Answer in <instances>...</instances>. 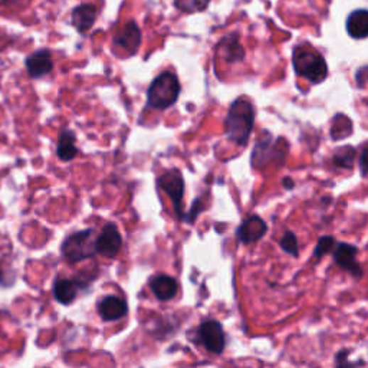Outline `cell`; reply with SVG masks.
Returning <instances> with one entry per match:
<instances>
[{
  "label": "cell",
  "instance_id": "d4e9b609",
  "mask_svg": "<svg viewBox=\"0 0 368 368\" xmlns=\"http://www.w3.org/2000/svg\"><path fill=\"white\" fill-rule=\"evenodd\" d=\"M348 354L350 351L348 350H342L337 354V358H335V364H337V368H355V362H350L348 359Z\"/></svg>",
  "mask_w": 368,
  "mask_h": 368
},
{
  "label": "cell",
  "instance_id": "30bf717a",
  "mask_svg": "<svg viewBox=\"0 0 368 368\" xmlns=\"http://www.w3.org/2000/svg\"><path fill=\"white\" fill-rule=\"evenodd\" d=\"M332 254H334V261H335V264L340 268H342L344 271L350 272L355 278H359L362 275L361 266L357 262L358 248L354 247V244L344 243V242H340V243L337 242Z\"/></svg>",
  "mask_w": 368,
  "mask_h": 368
},
{
  "label": "cell",
  "instance_id": "44dd1931",
  "mask_svg": "<svg viewBox=\"0 0 368 368\" xmlns=\"http://www.w3.org/2000/svg\"><path fill=\"white\" fill-rule=\"evenodd\" d=\"M212 0H174V6L184 13H199L207 9Z\"/></svg>",
  "mask_w": 368,
  "mask_h": 368
},
{
  "label": "cell",
  "instance_id": "52a82bcc",
  "mask_svg": "<svg viewBox=\"0 0 368 368\" xmlns=\"http://www.w3.org/2000/svg\"><path fill=\"white\" fill-rule=\"evenodd\" d=\"M197 341L212 354H222L226 347V334L216 320H206L197 330Z\"/></svg>",
  "mask_w": 368,
  "mask_h": 368
},
{
  "label": "cell",
  "instance_id": "7c38bea8",
  "mask_svg": "<svg viewBox=\"0 0 368 368\" xmlns=\"http://www.w3.org/2000/svg\"><path fill=\"white\" fill-rule=\"evenodd\" d=\"M97 310L102 321L111 323V321H118L121 318H124L129 313V305L119 296L107 295L98 302Z\"/></svg>",
  "mask_w": 368,
  "mask_h": 368
},
{
  "label": "cell",
  "instance_id": "ba28073f",
  "mask_svg": "<svg viewBox=\"0 0 368 368\" xmlns=\"http://www.w3.org/2000/svg\"><path fill=\"white\" fill-rule=\"evenodd\" d=\"M114 48L119 52H124L127 56L137 53L141 45V29L134 21L127 22L112 38Z\"/></svg>",
  "mask_w": 368,
  "mask_h": 368
},
{
  "label": "cell",
  "instance_id": "ffe728a7",
  "mask_svg": "<svg viewBox=\"0 0 368 368\" xmlns=\"http://www.w3.org/2000/svg\"><path fill=\"white\" fill-rule=\"evenodd\" d=\"M355 156H357V151L354 147L351 146H345V147H341L338 148L334 156H332V161L337 167L340 168H348L351 170L354 167V161H355Z\"/></svg>",
  "mask_w": 368,
  "mask_h": 368
},
{
  "label": "cell",
  "instance_id": "8992f818",
  "mask_svg": "<svg viewBox=\"0 0 368 368\" xmlns=\"http://www.w3.org/2000/svg\"><path fill=\"white\" fill-rule=\"evenodd\" d=\"M157 188L161 189L173 202L174 210L180 219H183L181 202L184 196V178L177 168H171L157 178Z\"/></svg>",
  "mask_w": 368,
  "mask_h": 368
},
{
  "label": "cell",
  "instance_id": "7a4b0ae2",
  "mask_svg": "<svg viewBox=\"0 0 368 368\" xmlns=\"http://www.w3.org/2000/svg\"><path fill=\"white\" fill-rule=\"evenodd\" d=\"M292 65L298 77L311 84H321L328 75L324 56L310 45H299L293 49Z\"/></svg>",
  "mask_w": 368,
  "mask_h": 368
},
{
  "label": "cell",
  "instance_id": "4316f807",
  "mask_svg": "<svg viewBox=\"0 0 368 368\" xmlns=\"http://www.w3.org/2000/svg\"><path fill=\"white\" fill-rule=\"evenodd\" d=\"M365 154H367V148L364 147L359 156V168H361V174L365 175Z\"/></svg>",
  "mask_w": 368,
  "mask_h": 368
},
{
  "label": "cell",
  "instance_id": "83f0119b",
  "mask_svg": "<svg viewBox=\"0 0 368 368\" xmlns=\"http://www.w3.org/2000/svg\"><path fill=\"white\" fill-rule=\"evenodd\" d=\"M283 188H285V189H289V190L295 188V183H293V180H292L291 177H285V178H283Z\"/></svg>",
  "mask_w": 368,
  "mask_h": 368
},
{
  "label": "cell",
  "instance_id": "5b68a950",
  "mask_svg": "<svg viewBox=\"0 0 368 368\" xmlns=\"http://www.w3.org/2000/svg\"><path fill=\"white\" fill-rule=\"evenodd\" d=\"M286 150L288 144L285 143V140L282 141V144H276L274 137L266 131L264 139L256 143L255 150L252 151V166L255 168H262L271 161H275L278 157H281V160H285Z\"/></svg>",
  "mask_w": 368,
  "mask_h": 368
},
{
  "label": "cell",
  "instance_id": "7402d4cb",
  "mask_svg": "<svg viewBox=\"0 0 368 368\" xmlns=\"http://www.w3.org/2000/svg\"><path fill=\"white\" fill-rule=\"evenodd\" d=\"M351 124V119L342 114L335 115V118L332 119V126H331V137L332 140L338 141L342 140L345 137H348L351 134V130H345V126Z\"/></svg>",
  "mask_w": 368,
  "mask_h": 368
},
{
  "label": "cell",
  "instance_id": "ac0fdd59",
  "mask_svg": "<svg viewBox=\"0 0 368 368\" xmlns=\"http://www.w3.org/2000/svg\"><path fill=\"white\" fill-rule=\"evenodd\" d=\"M75 141H77V137H75L74 131H71V130H64L59 134L56 156L60 161H65V163L72 161L77 157L80 150L75 146Z\"/></svg>",
  "mask_w": 368,
  "mask_h": 368
},
{
  "label": "cell",
  "instance_id": "8fae6325",
  "mask_svg": "<svg viewBox=\"0 0 368 368\" xmlns=\"http://www.w3.org/2000/svg\"><path fill=\"white\" fill-rule=\"evenodd\" d=\"M25 67L28 75L32 80H39L53 71V60L52 53L48 49H39L26 56Z\"/></svg>",
  "mask_w": 368,
  "mask_h": 368
},
{
  "label": "cell",
  "instance_id": "484cf974",
  "mask_svg": "<svg viewBox=\"0 0 368 368\" xmlns=\"http://www.w3.org/2000/svg\"><path fill=\"white\" fill-rule=\"evenodd\" d=\"M203 209H205V206H203L202 200H200V199L195 200V203H193V206H192V210L189 212V215H186V216L183 217V220H186V222H189V223H193L195 219L199 216V213H200Z\"/></svg>",
  "mask_w": 368,
  "mask_h": 368
},
{
  "label": "cell",
  "instance_id": "5bb4252c",
  "mask_svg": "<svg viewBox=\"0 0 368 368\" xmlns=\"http://www.w3.org/2000/svg\"><path fill=\"white\" fill-rule=\"evenodd\" d=\"M85 286L87 283L81 279L58 278L53 282V296L59 303L70 305L77 299V296Z\"/></svg>",
  "mask_w": 368,
  "mask_h": 368
},
{
  "label": "cell",
  "instance_id": "2e32d148",
  "mask_svg": "<svg viewBox=\"0 0 368 368\" xmlns=\"http://www.w3.org/2000/svg\"><path fill=\"white\" fill-rule=\"evenodd\" d=\"M150 288L156 298L161 302L173 299L178 292V283L173 276L168 275H156L150 281Z\"/></svg>",
  "mask_w": 368,
  "mask_h": 368
},
{
  "label": "cell",
  "instance_id": "603a6c76",
  "mask_svg": "<svg viewBox=\"0 0 368 368\" xmlns=\"http://www.w3.org/2000/svg\"><path fill=\"white\" fill-rule=\"evenodd\" d=\"M335 243H337V240L332 236H323L317 243L315 251H314V256L320 259V258L331 254L335 248Z\"/></svg>",
  "mask_w": 368,
  "mask_h": 368
},
{
  "label": "cell",
  "instance_id": "6da1fadb",
  "mask_svg": "<svg viewBox=\"0 0 368 368\" xmlns=\"http://www.w3.org/2000/svg\"><path fill=\"white\" fill-rule=\"evenodd\" d=\"M224 126L230 141L237 146H247L255 126L254 105L244 98L234 99L227 111Z\"/></svg>",
  "mask_w": 368,
  "mask_h": 368
},
{
  "label": "cell",
  "instance_id": "f1b7e54d",
  "mask_svg": "<svg viewBox=\"0 0 368 368\" xmlns=\"http://www.w3.org/2000/svg\"><path fill=\"white\" fill-rule=\"evenodd\" d=\"M13 2H15V0H0V5H11Z\"/></svg>",
  "mask_w": 368,
  "mask_h": 368
},
{
  "label": "cell",
  "instance_id": "4fadbf2b",
  "mask_svg": "<svg viewBox=\"0 0 368 368\" xmlns=\"http://www.w3.org/2000/svg\"><path fill=\"white\" fill-rule=\"evenodd\" d=\"M266 230L268 226L262 217L251 216L244 222H242V224L237 227L236 237L237 242L242 244H251L261 240L265 236Z\"/></svg>",
  "mask_w": 368,
  "mask_h": 368
},
{
  "label": "cell",
  "instance_id": "3957f363",
  "mask_svg": "<svg viewBox=\"0 0 368 368\" xmlns=\"http://www.w3.org/2000/svg\"><path fill=\"white\" fill-rule=\"evenodd\" d=\"M181 92L175 74L166 71L154 78L147 90V105L154 109H167L177 102Z\"/></svg>",
  "mask_w": 368,
  "mask_h": 368
},
{
  "label": "cell",
  "instance_id": "277c9868",
  "mask_svg": "<svg viewBox=\"0 0 368 368\" xmlns=\"http://www.w3.org/2000/svg\"><path fill=\"white\" fill-rule=\"evenodd\" d=\"M63 255L67 261L77 264L92 258L95 252V237L92 229H85L70 234L63 243Z\"/></svg>",
  "mask_w": 368,
  "mask_h": 368
},
{
  "label": "cell",
  "instance_id": "e0dca14e",
  "mask_svg": "<svg viewBox=\"0 0 368 368\" xmlns=\"http://www.w3.org/2000/svg\"><path fill=\"white\" fill-rule=\"evenodd\" d=\"M347 32L354 39H365L368 36V12L357 9L347 18Z\"/></svg>",
  "mask_w": 368,
  "mask_h": 368
},
{
  "label": "cell",
  "instance_id": "cb8c5ba5",
  "mask_svg": "<svg viewBox=\"0 0 368 368\" xmlns=\"http://www.w3.org/2000/svg\"><path fill=\"white\" fill-rule=\"evenodd\" d=\"M281 248L283 249V252L289 254L291 256L296 258L299 248H298V239L295 236V233L292 232H286L282 239H281Z\"/></svg>",
  "mask_w": 368,
  "mask_h": 368
},
{
  "label": "cell",
  "instance_id": "9c48e42d",
  "mask_svg": "<svg viewBox=\"0 0 368 368\" xmlns=\"http://www.w3.org/2000/svg\"><path fill=\"white\" fill-rule=\"evenodd\" d=\"M122 247V236L114 223H107L95 237V252L105 258H115Z\"/></svg>",
  "mask_w": 368,
  "mask_h": 368
},
{
  "label": "cell",
  "instance_id": "d6986e66",
  "mask_svg": "<svg viewBox=\"0 0 368 368\" xmlns=\"http://www.w3.org/2000/svg\"><path fill=\"white\" fill-rule=\"evenodd\" d=\"M217 49L224 53V59H226L227 64L240 63V60L244 59V49L240 45L236 35H230V36L223 38L220 45L217 46Z\"/></svg>",
  "mask_w": 368,
  "mask_h": 368
},
{
  "label": "cell",
  "instance_id": "9a60e30c",
  "mask_svg": "<svg viewBox=\"0 0 368 368\" xmlns=\"http://www.w3.org/2000/svg\"><path fill=\"white\" fill-rule=\"evenodd\" d=\"M97 22V8L91 4L77 6L71 13V23L80 32H88Z\"/></svg>",
  "mask_w": 368,
  "mask_h": 368
}]
</instances>
